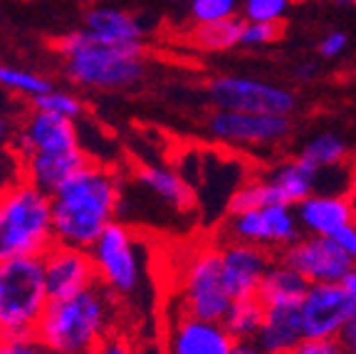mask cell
I'll use <instances>...</instances> for the list:
<instances>
[{
	"instance_id": "obj_24",
	"label": "cell",
	"mask_w": 356,
	"mask_h": 354,
	"mask_svg": "<svg viewBox=\"0 0 356 354\" xmlns=\"http://www.w3.org/2000/svg\"><path fill=\"white\" fill-rule=\"evenodd\" d=\"M302 161H307L309 167H314L319 174L324 171H337V169L349 164V141L344 137H339L337 132H319L307 141L300 149Z\"/></svg>"
},
{
	"instance_id": "obj_40",
	"label": "cell",
	"mask_w": 356,
	"mask_h": 354,
	"mask_svg": "<svg viewBox=\"0 0 356 354\" xmlns=\"http://www.w3.org/2000/svg\"><path fill=\"white\" fill-rule=\"evenodd\" d=\"M341 285H344V290L349 293V298L356 302V266L351 268L349 272L344 275V280H341Z\"/></svg>"
},
{
	"instance_id": "obj_32",
	"label": "cell",
	"mask_w": 356,
	"mask_h": 354,
	"mask_svg": "<svg viewBox=\"0 0 356 354\" xmlns=\"http://www.w3.org/2000/svg\"><path fill=\"white\" fill-rule=\"evenodd\" d=\"M188 13L193 22L228 20L238 13V0H191Z\"/></svg>"
},
{
	"instance_id": "obj_3",
	"label": "cell",
	"mask_w": 356,
	"mask_h": 354,
	"mask_svg": "<svg viewBox=\"0 0 356 354\" xmlns=\"http://www.w3.org/2000/svg\"><path fill=\"white\" fill-rule=\"evenodd\" d=\"M55 52L62 57L65 77L84 89L119 92L136 87L146 77L144 43H104L82 28L57 38Z\"/></svg>"
},
{
	"instance_id": "obj_45",
	"label": "cell",
	"mask_w": 356,
	"mask_h": 354,
	"mask_svg": "<svg viewBox=\"0 0 356 354\" xmlns=\"http://www.w3.org/2000/svg\"><path fill=\"white\" fill-rule=\"evenodd\" d=\"M351 3H354V6H356V0H351Z\"/></svg>"
},
{
	"instance_id": "obj_37",
	"label": "cell",
	"mask_w": 356,
	"mask_h": 354,
	"mask_svg": "<svg viewBox=\"0 0 356 354\" xmlns=\"http://www.w3.org/2000/svg\"><path fill=\"white\" fill-rule=\"evenodd\" d=\"M337 339H339V344L344 347L346 354H356V310L351 312V317L341 327V332L337 334Z\"/></svg>"
},
{
	"instance_id": "obj_2",
	"label": "cell",
	"mask_w": 356,
	"mask_h": 354,
	"mask_svg": "<svg viewBox=\"0 0 356 354\" xmlns=\"http://www.w3.org/2000/svg\"><path fill=\"white\" fill-rule=\"evenodd\" d=\"M122 300L95 282L70 298L50 300L35 337L57 354H92L109 332L119 330Z\"/></svg>"
},
{
	"instance_id": "obj_27",
	"label": "cell",
	"mask_w": 356,
	"mask_h": 354,
	"mask_svg": "<svg viewBox=\"0 0 356 354\" xmlns=\"http://www.w3.org/2000/svg\"><path fill=\"white\" fill-rule=\"evenodd\" d=\"M273 203H282L275 186L267 181V176H252L245 178L233 191V196L228 199V206H225V216H235V213H245V210L262 208V206Z\"/></svg>"
},
{
	"instance_id": "obj_39",
	"label": "cell",
	"mask_w": 356,
	"mask_h": 354,
	"mask_svg": "<svg viewBox=\"0 0 356 354\" xmlns=\"http://www.w3.org/2000/svg\"><path fill=\"white\" fill-rule=\"evenodd\" d=\"M230 354H267L255 339H235L233 352Z\"/></svg>"
},
{
	"instance_id": "obj_29",
	"label": "cell",
	"mask_w": 356,
	"mask_h": 354,
	"mask_svg": "<svg viewBox=\"0 0 356 354\" xmlns=\"http://www.w3.org/2000/svg\"><path fill=\"white\" fill-rule=\"evenodd\" d=\"M30 109H40V111H50V114L65 116V119H72L79 122L84 116V102L79 100L77 94L67 92V89H47L40 97L30 100Z\"/></svg>"
},
{
	"instance_id": "obj_16",
	"label": "cell",
	"mask_w": 356,
	"mask_h": 354,
	"mask_svg": "<svg viewBox=\"0 0 356 354\" xmlns=\"http://www.w3.org/2000/svg\"><path fill=\"white\" fill-rule=\"evenodd\" d=\"M235 337L222 322L200 320V317L178 312L168 322L166 352L168 354H230Z\"/></svg>"
},
{
	"instance_id": "obj_20",
	"label": "cell",
	"mask_w": 356,
	"mask_h": 354,
	"mask_svg": "<svg viewBox=\"0 0 356 354\" xmlns=\"http://www.w3.org/2000/svg\"><path fill=\"white\" fill-rule=\"evenodd\" d=\"M92 156L82 149L67 151V154H47V156H28L22 159V178L35 183L38 188L52 194L57 186L67 181L70 176L79 171L84 164H89Z\"/></svg>"
},
{
	"instance_id": "obj_23",
	"label": "cell",
	"mask_w": 356,
	"mask_h": 354,
	"mask_svg": "<svg viewBox=\"0 0 356 354\" xmlns=\"http://www.w3.org/2000/svg\"><path fill=\"white\" fill-rule=\"evenodd\" d=\"M309 282L287 263L275 258L267 268L265 277H262L260 288H257V298L262 300L265 307H275V305H300L305 298Z\"/></svg>"
},
{
	"instance_id": "obj_21",
	"label": "cell",
	"mask_w": 356,
	"mask_h": 354,
	"mask_svg": "<svg viewBox=\"0 0 356 354\" xmlns=\"http://www.w3.org/2000/svg\"><path fill=\"white\" fill-rule=\"evenodd\" d=\"M265 176H267V181L275 186L280 201L289 206H297L300 201H305L307 196L319 191V171L314 167H309L307 161H302L300 156L282 159L280 164H275Z\"/></svg>"
},
{
	"instance_id": "obj_42",
	"label": "cell",
	"mask_w": 356,
	"mask_h": 354,
	"mask_svg": "<svg viewBox=\"0 0 356 354\" xmlns=\"http://www.w3.org/2000/svg\"><path fill=\"white\" fill-rule=\"evenodd\" d=\"M349 201H351V208H354V218H356V188L349 191Z\"/></svg>"
},
{
	"instance_id": "obj_6",
	"label": "cell",
	"mask_w": 356,
	"mask_h": 354,
	"mask_svg": "<svg viewBox=\"0 0 356 354\" xmlns=\"http://www.w3.org/2000/svg\"><path fill=\"white\" fill-rule=\"evenodd\" d=\"M89 255L95 261L97 282L117 300H131L146 280V261L141 240L127 221H114L92 243Z\"/></svg>"
},
{
	"instance_id": "obj_28",
	"label": "cell",
	"mask_w": 356,
	"mask_h": 354,
	"mask_svg": "<svg viewBox=\"0 0 356 354\" xmlns=\"http://www.w3.org/2000/svg\"><path fill=\"white\" fill-rule=\"evenodd\" d=\"M0 87L13 94H20V97H28V100H35L42 92L52 89V82L38 72H30V70H20V67H10L0 62Z\"/></svg>"
},
{
	"instance_id": "obj_38",
	"label": "cell",
	"mask_w": 356,
	"mask_h": 354,
	"mask_svg": "<svg viewBox=\"0 0 356 354\" xmlns=\"http://www.w3.org/2000/svg\"><path fill=\"white\" fill-rule=\"evenodd\" d=\"M334 240H337V243L346 250V255H349L351 261H354V266H356V221L349 223L346 228H341V231L334 236Z\"/></svg>"
},
{
	"instance_id": "obj_31",
	"label": "cell",
	"mask_w": 356,
	"mask_h": 354,
	"mask_svg": "<svg viewBox=\"0 0 356 354\" xmlns=\"http://www.w3.org/2000/svg\"><path fill=\"white\" fill-rule=\"evenodd\" d=\"M282 38V22H243L240 33V47H267Z\"/></svg>"
},
{
	"instance_id": "obj_4",
	"label": "cell",
	"mask_w": 356,
	"mask_h": 354,
	"mask_svg": "<svg viewBox=\"0 0 356 354\" xmlns=\"http://www.w3.org/2000/svg\"><path fill=\"white\" fill-rule=\"evenodd\" d=\"M52 245L50 194L25 178L0 188V261L42 258Z\"/></svg>"
},
{
	"instance_id": "obj_8",
	"label": "cell",
	"mask_w": 356,
	"mask_h": 354,
	"mask_svg": "<svg viewBox=\"0 0 356 354\" xmlns=\"http://www.w3.org/2000/svg\"><path fill=\"white\" fill-rule=\"evenodd\" d=\"M218 236L255 245V248L267 250L277 258L287 245H292L300 238L302 228L297 223L295 206L273 203L245 210V213H235V216H225L218 228Z\"/></svg>"
},
{
	"instance_id": "obj_25",
	"label": "cell",
	"mask_w": 356,
	"mask_h": 354,
	"mask_svg": "<svg viewBox=\"0 0 356 354\" xmlns=\"http://www.w3.org/2000/svg\"><path fill=\"white\" fill-rule=\"evenodd\" d=\"M243 17H228L218 22H193L188 40L206 52H225L240 47V33H243Z\"/></svg>"
},
{
	"instance_id": "obj_9",
	"label": "cell",
	"mask_w": 356,
	"mask_h": 354,
	"mask_svg": "<svg viewBox=\"0 0 356 354\" xmlns=\"http://www.w3.org/2000/svg\"><path fill=\"white\" fill-rule=\"evenodd\" d=\"M208 102L216 109L250 111V114L292 116L297 109V94L280 84L248 75H218L206 84Z\"/></svg>"
},
{
	"instance_id": "obj_7",
	"label": "cell",
	"mask_w": 356,
	"mask_h": 354,
	"mask_svg": "<svg viewBox=\"0 0 356 354\" xmlns=\"http://www.w3.org/2000/svg\"><path fill=\"white\" fill-rule=\"evenodd\" d=\"M230 305H233V295L222 275L218 238L211 243H200L188 255L178 280V312L200 317V320L222 322Z\"/></svg>"
},
{
	"instance_id": "obj_30",
	"label": "cell",
	"mask_w": 356,
	"mask_h": 354,
	"mask_svg": "<svg viewBox=\"0 0 356 354\" xmlns=\"http://www.w3.org/2000/svg\"><path fill=\"white\" fill-rule=\"evenodd\" d=\"M292 8V0H245L243 20L248 22H282Z\"/></svg>"
},
{
	"instance_id": "obj_14",
	"label": "cell",
	"mask_w": 356,
	"mask_h": 354,
	"mask_svg": "<svg viewBox=\"0 0 356 354\" xmlns=\"http://www.w3.org/2000/svg\"><path fill=\"white\" fill-rule=\"evenodd\" d=\"M40 261H42L44 285H47L50 300L70 298L97 282L95 261L87 248L55 243Z\"/></svg>"
},
{
	"instance_id": "obj_5",
	"label": "cell",
	"mask_w": 356,
	"mask_h": 354,
	"mask_svg": "<svg viewBox=\"0 0 356 354\" xmlns=\"http://www.w3.org/2000/svg\"><path fill=\"white\" fill-rule=\"evenodd\" d=\"M47 305L50 293L40 258L0 261V327L8 337H30L38 332Z\"/></svg>"
},
{
	"instance_id": "obj_19",
	"label": "cell",
	"mask_w": 356,
	"mask_h": 354,
	"mask_svg": "<svg viewBox=\"0 0 356 354\" xmlns=\"http://www.w3.org/2000/svg\"><path fill=\"white\" fill-rule=\"evenodd\" d=\"M302 339H305V330H302L300 305L265 307V317L255 342L267 354H289Z\"/></svg>"
},
{
	"instance_id": "obj_17",
	"label": "cell",
	"mask_w": 356,
	"mask_h": 354,
	"mask_svg": "<svg viewBox=\"0 0 356 354\" xmlns=\"http://www.w3.org/2000/svg\"><path fill=\"white\" fill-rule=\"evenodd\" d=\"M295 213L302 233L324 236V238H334L341 228L356 221L349 194H322V191H317V194L300 201L295 206Z\"/></svg>"
},
{
	"instance_id": "obj_33",
	"label": "cell",
	"mask_w": 356,
	"mask_h": 354,
	"mask_svg": "<svg viewBox=\"0 0 356 354\" xmlns=\"http://www.w3.org/2000/svg\"><path fill=\"white\" fill-rule=\"evenodd\" d=\"M0 354H57V352H52L42 339L30 334V337H8L3 342V347H0Z\"/></svg>"
},
{
	"instance_id": "obj_18",
	"label": "cell",
	"mask_w": 356,
	"mask_h": 354,
	"mask_svg": "<svg viewBox=\"0 0 356 354\" xmlns=\"http://www.w3.org/2000/svg\"><path fill=\"white\" fill-rule=\"evenodd\" d=\"M131 183L139 186L141 191H146L156 203H161L163 208H168L171 213H178V216L191 213L198 206L193 186L176 169L146 164V167H139L134 171Z\"/></svg>"
},
{
	"instance_id": "obj_1",
	"label": "cell",
	"mask_w": 356,
	"mask_h": 354,
	"mask_svg": "<svg viewBox=\"0 0 356 354\" xmlns=\"http://www.w3.org/2000/svg\"><path fill=\"white\" fill-rule=\"evenodd\" d=\"M124 178L111 164L89 161L50 194L55 243L92 248L97 238L119 221Z\"/></svg>"
},
{
	"instance_id": "obj_36",
	"label": "cell",
	"mask_w": 356,
	"mask_h": 354,
	"mask_svg": "<svg viewBox=\"0 0 356 354\" xmlns=\"http://www.w3.org/2000/svg\"><path fill=\"white\" fill-rule=\"evenodd\" d=\"M346 45H349V38L341 30H332V33H327L319 40V55L327 57V60H334V57H339L346 50Z\"/></svg>"
},
{
	"instance_id": "obj_34",
	"label": "cell",
	"mask_w": 356,
	"mask_h": 354,
	"mask_svg": "<svg viewBox=\"0 0 356 354\" xmlns=\"http://www.w3.org/2000/svg\"><path fill=\"white\" fill-rule=\"evenodd\" d=\"M92 354H139V352H136V344H134V339L127 332L114 330V332H109L92 349Z\"/></svg>"
},
{
	"instance_id": "obj_15",
	"label": "cell",
	"mask_w": 356,
	"mask_h": 354,
	"mask_svg": "<svg viewBox=\"0 0 356 354\" xmlns=\"http://www.w3.org/2000/svg\"><path fill=\"white\" fill-rule=\"evenodd\" d=\"M218 245H220L222 275H225V285H228L233 300L257 295V288H260L270 263L275 261V255L255 248V245L240 243V240L220 238V236H218Z\"/></svg>"
},
{
	"instance_id": "obj_26",
	"label": "cell",
	"mask_w": 356,
	"mask_h": 354,
	"mask_svg": "<svg viewBox=\"0 0 356 354\" xmlns=\"http://www.w3.org/2000/svg\"><path fill=\"white\" fill-rule=\"evenodd\" d=\"M262 317H265V305L257 295H250V298L233 300L222 317V325L235 339H255L260 332Z\"/></svg>"
},
{
	"instance_id": "obj_35",
	"label": "cell",
	"mask_w": 356,
	"mask_h": 354,
	"mask_svg": "<svg viewBox=\"0 0 356 354\" xmlns=\"http://www.w3.org/2000/svg\"><path fill=\"white\" fill-rule=\"evenodd\" d=\"M289 354H346L339 339H317V337H305Z\"/></svg>"
},
{
	"instance_id": "obj_10",
	"label": "cell",
	"mask_w": 356,
	"mask_h": 354,
	"mask_svg": "<svg viewBox=\"0 0 356 354\" xmlns=\"http://www.w3.org/2000/svg\"><path fill=\"white\" fill-rule=\"evenodd\" d=\"M292 116L216 109L206 119L208 137L233 149H277L292 137Z\"/></svg>"
},
{
	"instance_id": "obj_44",
	"label": "cell",
	"mask_w": 356,
	"mask_h": 354,
	"mask_svg": "<svg viewBox=\"0 0 356 354\" xmlns=\"http://www.w3.org/2000/svg\"><path fill=\"white\" fill-rule=\"evenodd\" d=\"M168 3H184V0H168Z\"/></svg>"
},
{
	"instance_id": "obj_41",
	"label": "cell",
	"mask_w": 356,
	"mask_h": 354,
	"mask_svg": "<svg viewBox=\"0 0 356 354\" xmlns=\"http://www.w3.org/2000/svg\"><path fill=\"white\" fill-rule=\"evenodd\" d=\"M314 75H317V67H314V65H302V67H297V70H295V77L302 79V82H309Z\"/></svg>"
},
{
	"instance_id": "obj_22",
	"label": "cell",
	"mask_w": 356,
	"mask_h": 354,
	"mask_svg": "<svg viewBox=\"0 0 356 354\" xmlns=\"http://www.w3.org/2000/svg\"><path fill=\"white\" fill-rule=\"evenodd\" d=\"M84 30L114 45H134L144 40V25L139 17L129 15L119 8H92L84 17Z\"/></svg>"
},
{
	"instance_id": "obj_43",
	"label": "cell",
	"mask_w": 356,
	"mask_h": 354,
	"mask_svg": "<svg viewBox=\"0 0 356 354\" xmlns=\"http://www.w3.org/2000/svg\"><path fill=\"white\" fill-rule=\"evenodd\" d=\"M6 339H8V334L3 332V327H0V347H3V342H6Z\"/></svg>"
},
{
	"instance_id": "obj_11",
	"label": "cell",
	"mask_w": 356,
	"mask_h": 354,
	"mask_svg": "<svg viewBox=\"0 0 356 354\" xmlns=\"http://www.w3.org/2000/svg\"><path fill=\"white\" fill-rule=\"evenodd\" d=\"M10 149L20 161L28 156L67 154V151L82 149V137H79L77 122L72 119L50 114V111L30 109L13 134Z\"/></svg>"
},
{
	"instance_id": "obj_12",
	"label": "cell",
	"mask_w": 356,
	"mask_h": 354,
	"mask_svg": "<svg viewBox=\"0 0 356 354\" xmlns=\"http://www.w3.org/2000/svg\"><path fill=\"white\" fill-rule=\"evenodd\" d=\"M280 261L295 268L309 285L314 282H341L346 272L354 268L346 250L334 238L302 233L300 238L277 255Z\"/></svg>"
},
{
	"instance_id": "obj_13",
	"label": "cell",
	"mask_w": 356,
	"mask_h": 354,
	"mask_svg": "<svg viewBox=\"0 0 356 354\" xmlns=\"http://www.w3.org/2000/svg\"><path fill=\"white\" fill-rule=\"evenodd\" d=\"M356 310L341 282H314L300 302V317L305 337L334 339Z\"/></svg>"
}]
</instances>
